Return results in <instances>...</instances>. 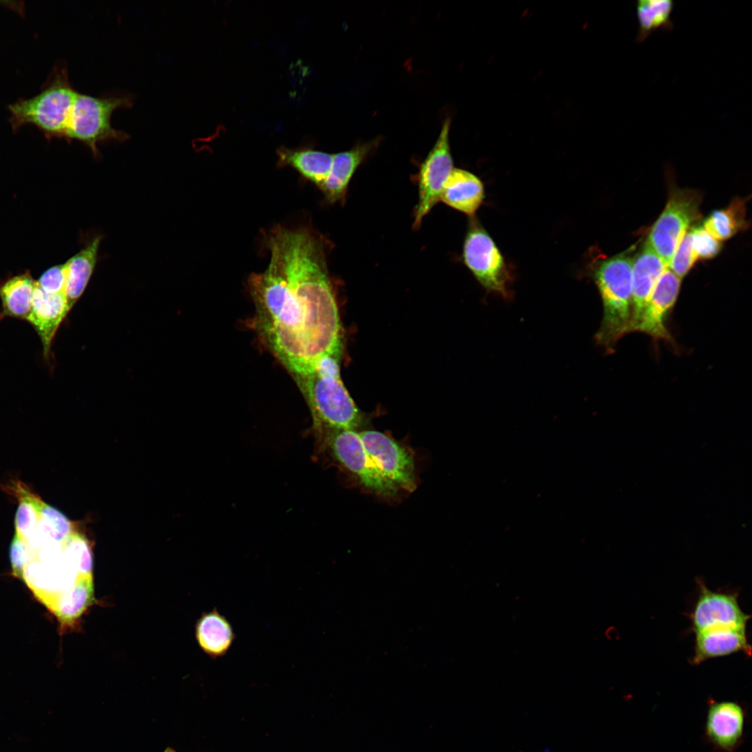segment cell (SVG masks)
Listing matches in <instances>:
<instances>
[{
  "mask_svg": "<svg viewBox=\"0 0 752 752\" xmlns=\"http://www.w3.org/2000/svg\"><path fill=\"white\" fill-rule=\"evenodd\" d=\"M267 268L248 287L263 343L295 379L323 356L343 349L341 325L327 266L329 242L308 227L278 225L265 236Z\"/></svg>",
  "mask_w": 752,
  "mask_h": 752,
  "instance_id": "obj_1",
  "label": "cell"
},
{
  "mask_svg": "<svg viewBox=\"0 0 752 752\" xmlns=\"http://www.w3.org/2000/svg\"><path fill=\"white\" fill-rule=\"evenodd\" d=\"M342 351L323 356L309 373L295 379L311 414L313 434L339 430L359 431L366 422L340 378Z\"/></svg>",
  "mask_w": 752,
  "mask_h": 752,
  "instance_id": "obj_2",
  "label": "cell"
},
{
  "mask_svg": "<svg viewBox=\"0 0 752 752\" xmlns=\"http://www.w3.org/2000/svg\"><path fill=\"white\" fill-rule=\"evenodd\" d=\"M633 262L634 258L629 254L622 253L602 262L593 272L603 308L595 340L607 352L613 351L617 342L629 333Z\"/></svg>",
  "mask_w": 752,
  "mask_h": 752,
  "instance_id": "obj_3",
  "label": "cell"
},
{
  "mask_svg": "<svg viewBox=\"0 0 752 752\" xmlns=\"http://www.w3.org/2000/svg\"><path fill=\"white\" fill-rule=\"evenodd\" d=\"M77 93L69 81L66 67L56 66L38 95L8 106L9 123L15 130L33 125L49 137L65 138Z\"/></svg>",
  "mask_w": 752,
  "mask_h": 752,
  "instance_id": "obj_4",
  "label": "cell"
},
{
  "mask_svg": "<svg viewBox=\"0 0 752 752\" xmlns=\"http://www.w3.org/2000/svg\"><path fill=\"white\" fill-rule=\"evenodd\" d=\"M313 459L328 462L350 474L369 492L391 499L399 489L382 475L368 455L359 431L339 430L313 434Z\"/></svg>",
  "mask_w": 752,
  "mask_h": 752,
  "instance_id": "obj_5",
  "label": "cell"
},
{
  "mask_svg": "<svg viewBox=\"0 0 752 752\" xmlns=\"http://www.w3.org/2000/svg\"><path fill=\"white\" fill-rule=\"evenodd\" d=\"M132 104L133 97L128 95L93 97L77 92L65 138L84 143L95 157H99L100 143L123 142L129 138L126 132L112 127L111 118L115 110L129 108Z\"/></svg>",
  "mask_w": 752,
  "mask_h": 752,
  "instance_id": "obj_6",
  "label": "cell"
},
{
  "mask_svg": "<svg viewBox=\"0 0 752 752\" xmlns=\"http://www.w3.org/2000/svg\"><path fill=\"white\" fill-rule=\"evenodd\" d=\"M463 261L488 292L503 298L511 296V277L497 246L475 217L469 221L462 249Z\"/></svg>",
  "mask_w": 752,
  "mask_h": 752,
  "instance_id": "obj_7",
  "label": "cell"
},
{
  "mask_svg": "<svg viewBox=\"0 0 752 752\" xmlns=\"http://www.w3.org/2000/svg\"><path fill=\"white\" fill-rule=\"evenodd\" d=\"M700 196L694 190L676 189L652 226L647 242L668 265L691 223L699 218Z\"/></svg>",
  "mask_w": 752,
  "mask_h": 752,
  "instance_id": "obj_8",
  "label": "cell"
},
{
  "mask_svg": "<svg viewBox=\"0 0 752 752\" xmlns=\"http://www.w3.org/2000/svg\"><path fill=\"white\" fill-rule=\"evenodd\" d=\"M451 124V118H445L435 143L419 167L414 229L419 228L423 218L440 201L444 185L454 169L449 144Z\"/></svg>",
  "mask_w": 752,
  "mask_h": 752,
  "instance_id": "obj_9",
  "label": "cell"
},
{
  "mask_svg": "<svg viewBox=\"0 0 752 752\" xmlns=\"http://www.w3.org/2000/svg\"><path fill=\"white\" fill-rule=\"evenodd\" d=\"M749 707L737 700L707 701L702 739L713 752H736L746 739Z\"/></svg>",
  "mask_w": 752,
  "mask_h": 752,
  "instance_id": "obj_10",
  "label": "cell"
},
{
  "mask_svg": "<svg viewBox=\"0 0 752 752\" xmlns=\"http://www.w3.org/2000/svg\"><path fill=\"white\" fill-rule=\"evenodd\" d=\"M364 447L382 475L399 490L413 492L416 487L412 452L382 432L359 431Z\"/></svg>",
  "mask_w": 752,
  "mask_h": 752,
  "instance_id": "obj_11",
  "label": "cell"
},
{
  "mask_svg": "<svg viewBox=\"0 0 752 752\" xmlns=\"http://www.w3.org/2000/svg\"><path fill=\"white\" fill-rule=\"evenodd\" d=\"M697 581L698 596L690 616L694 633L719 626L746 627L751 616L742 610L737 594L714 591Z\"/></svg>",
  "mask_w": 752,
  "mask_h": 752,
  "instance_id": "obj_12",
  "label": "cell"
},
{
  "mask_svg": "<svg viewBox=\"0 0 752 752\" xmlns=\"http://www.w3.org/2000/svg\"><path fill=\"white\" fill-rule=\"evenodd\" d=\"M680 285L681 279L667 267L656 283L634 331L646 334L656 340L671 342L666 321L677 301Z\"/></svg>",
  "mask_w": 752,
  "mask_h": 752,
  "instance_id": "obj_13",
  "label": "cell"
},
{
  "mask_svg": "<svg viewBox=\"0 0 752 752\" xmlns=\"http://www.w3.org/2000/svg\"><path fill=\"white\" fill-rule=\"evenodd\" d=\"M382 138L361 142L348 150L333 154L330 172L318 188L327 204L344 203L347 187L358 167L378 148Z\"/></svg>",
  "mask_w": 752,
  "mask_h": 752,
  "instance_id": "obj_14",
  "label": "cell"
},
{
  "mask_svg": "<svg viewBox=\"0 0 752 752\" xmlns=\"http://www.w3.org/2000/svg\"><path fill=\"white\" fill-rule=\"evenodd\" d=\"M71 308L65 294L46 292L36 281L32 307L26 321L40 339L45 359L49 358L54 338Z\"/></svg>",
  "mask_w": 752,
  "mask_h": 752,
  "instance_id": "obj_15",
  "label": "cell"
},
{
  "mask_svg": "<svg viewBox=\"0 0 752 752\" xmlns=\"http://www.w3.org/2000/svg\"><path fill=\"white\" fill-rule=\"evenodd\" d=\"M667 267L647 242L634 258L632 317L629 333L634 331L656 283Z\"/></svg>",
  "mask_w": 752,
  "mask_h": 752,
  "instance_id": "obj_16",
  "label": "cell"
},
{
  "mask_svg": "<svg viewBox=\"0 0 752 752\" xmlns=\"http://www.w3.org/2000/svg\"><path fill=\"white\" fill-rule=\"evenodd\" d=\"M694 653L691 664L697 665L707 659L737 652L751 655L746 627L719 626L695 633Z\"/></svg>",
  "mask_w": 752,
  "mask_h": 752,
  "instance_id": "obj_17",
  "label": "cell"
},
{
  "mask_svg": "<svg viewBox=\"0 0 752 752\" xmlns=\"http://www.w3.org/2000/svg\"><path fill=\"white\" fill-rule=\"evenodd\" d=\"M277 165L290 167L319 188L327 179L332 164L333 154L311 146L290 148L281 146L276 150Z\"/></svg>",
  "mask_w": 752,
  "mask_h": 752,
  "instance_id": "obj_18",
  "label": "cell"
},
{
  "mask_svg": "<svg viewBox=\"0 0 752 752\" xmlns=\"http://www.w3.org/2000/svg\"><path fill=\"white\" fill-rule=\"evenodd\" d=\"M484 198V187L473 173L454 168L446 180L440 201L448 206L473 216Z\"/></svg>",
  "mask_w": 752,
  "mask_h": 752,
  "instance_id": "obj_19",
  "label": "cell"
},
{
  "mask_svg": "<svg viewBox=\"0 0 752 752\" xmlns=\"http://www.w3.org/2000/svg\"><path fill=\"white\" fill-rule=\"evenodd\" d=\"M196 638L203 651L216 659L227 654L235 634L228 619L214 609L203 613L197 621Z\"/></svg>",
  "mask_w": 752,
  "mask_h": 752,
  "instance_id": "obj_20",
  "label": "cell"
},
{
  "mask_svg": "<svg viewBox=\"0 0 752 752\" xmlns=\"http://www.w3.org/2000/svg\"><path fill=\"white\" fill-rule=\"evenodd\" d=\"M101 239L100 235L95 237L84 249L65 263V294L71 308L83 295L94 272Z\"/></svg>",
  "mask_w": 752,
  "mask_h": 752,
  "instance_id": "obj_21",
  "label": "cell"
},
{
  "mask_svg": "<svg viewBox=\"0 0 752 752\" xmlns=\"http://www.w3.org/2000/svg\"><path fill=\"white\" fill-rule=\"evenodd\" d=\"M36 288L29 273L10 278L0 285L2 311L0 318L10 317L26 320L31 307Z\"/></svg>",
  "mask_w": 752,
  "mask_h": 752,
  "instance_id": "obj_22",
  "label": "cell"
},
{
  "mask_svg": "<svg viewBox=\"0 0 752 752\" xmlns=\"http://www.w3.org/2000/svg\"><path fill=\"white\" fill-rule=\"evenodd\" d=\"M675 3L672 0H638L636 12L639 29L635 41L641 42L658 29L671 31V14Z\"/></svg>",
  "mask_w": 752,
  "mask_h": 752,
  "instance_id": "obj_23",
  "label": "cell"
},
{
  "mask_svg": "<svg viewBox=\"0 0 752 752\" xmlns=\"http://www.w3.org/2000/svg\"><path fill=\"white\" fill-rule=\"evenodd\" d=\"M94 602L93 577L80 579L58 600L52 611L63 625H70Z\"/></svg>",
  "mask_w": 752,
  "mask_h": 752,
  "instance_id": "obj_24",
  "label": "cell"
},
{
  "mask_svg": "<svg viewBox=\"0 0 752 752\" xmlns=\"http://www.w3.org/2000/svg\"><path fill=\"white\" fill-rule=\"evenodd\" d=\"M12 487L10 490L15 492L14 495L18 500L15 519V534L24 542H28L33 537L37 529L40 498L21 482H15Z\"/></svg>",
  "mask_w": 752,
  "mask_h": 752,
  "instance_id": "obj_25",
  "label": "cell"
},
{
  "mask_svg": "<svg viewBox=\"0 0 752 752\" xmlns=\"http://www.w3.org/2000/svg\"><path fill=\"white\" fill-rule=\"evenodd\" d=\"M745 201L736 198L723 210L714 211L705 221L704 228L717 240H727L746 227Z\"/></svg>",
  "mask_w": 752,
  "mask_h": 752,
  "instance_id": "obj_26",
  "label": "cell"
},
{
  "mask_svg": "<svg viewBox=\"0 0 752 752\" xmlns=\"http://www.w3.org/2000/svg\"><path fill=\"white\" fill-rule=\"evenodd\" d=\"M61 545L62 550L77 572L92 576L93 544L86 535L75 530Z\"/></svg>",
  "mask_w": 752,
  "mask_h": 752,
  "instance_id": "obj_27",
  "label": "cell"
},
{
  "mask_svg": "<svg viewBox=\"0 0 752 752\" xmlns=\"http://www.w3.org/2000/svg\"><path fill=\"white\" fill-rule=\"evenodd\" d=\"M698 256L695 253L691 232L687 231L680 242L668 268L680 279L683 278L691 269Z\"/></svg>",
  "mask_w": 752,
  "mask_h": 752,
  "instance_id": "obj_28",
  "label": "cell"
},
{
  "mask_svg": "<svg viewBox=\"0 0 752 752\" xmlns=\"http://www.w3.org/2000/svg\"><path fill=\"white\" fill-rule=\"evenodd\" d=\"M690 232L692 246L698 258H710L719 252V241L712 236L704 227H696Z\"/></svg>",
  "mask_w": 752,
  "mask_h": 752,
  "instance_id": "obj_29",
  "label": "cell"
},
{
  "mask_svg": "<svg viewBox=\"0 0 752 752\" xmlns=\"http://www.w3.org/2000/svg\"><path fill=\"white\" fill-rule=\"evenodd\" d=\"M65 283L66 266L65 263L50 267L36 281V284L40 288L52 294H65Z\"/></svg>",
  "mask_w": 752,
  "mask_h": 752,
  "instance_id": "obj_30",
  "label": "cell"
},
{
  "mask_svg": "<svg viewBox=\"0 0 752 752\" xmlns=\"http://www.w3.org/2000/svg\"><path fill=\"white\" fill-rule=\"evenodd\" d=\"M27 545L15 534L9 549L13 574L19 577L26 560Z\"/></svg>",
  "mask_w": 752,
  "mask_h": 752,
  "instance_id": "obj_31",
  "label": "cell"
},
{
  "mask_svg": "<svg viewBox=\"0 0 752 752\" xmlns=\"http://www.w3.org/2000/svg\"><path fill=\"white\" fill-rule=\"evenodd\" d=\"M164 752H176V751H175L173 749H171L170 748H167Z\"/></svg>",
  "mask_w": 752,
  "mask_h": 752,
  "instance_id": "obj_32",
  "label": "cell"
},
{
  "mask_svg": "<svg viewBox=\"0 0 752 752\" xmlns=\"http://www.w3.org/2000/svg\"><path fill=\"white\" fill-rule=\"evenodd\" d=\"M543 752H549V750L548 749H546Z\"/></svg>",
  "mask_w": 752,
  "mask_h": 752,
  "instance_id": "obj_33",
  "label": "cell"
}]
</instances>
